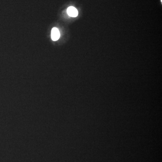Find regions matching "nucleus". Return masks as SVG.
Wrapping results in <instances>:
<instances>
[{
    "instance_id": "f257e3e1",
    "label": "nucleus",
    "mask_w": 162,
    "mask_h": 162,
    "mask_svg": "<svg viewBox=\"0 0 162 162\" xmlns=\"http://www.w3.org/2000/svg\"><path fill=\"white\" fill-rule=\"evenodd\" d=\"M51 38L54 41L58 40L60 38V33L59 30L56 28H54L51 30Z\"/></svg>"
},
{
    "instance_id": "f03ea898",
    "label": "nucleus",
    "mask_w": 162,
    "mask_h": 162,
    "mask_svg": "<svg viewBox=\"0 0 162 162\" xmlns=\"http://www.w3.org/2000/svg\"><path fill=\"white\" fill-rule=\"evenodd\" d=\"M67 13L70 16L76 17L78 15V11L75 7L70 6L68 8Z\"/></svg>"
}]
</instances>
